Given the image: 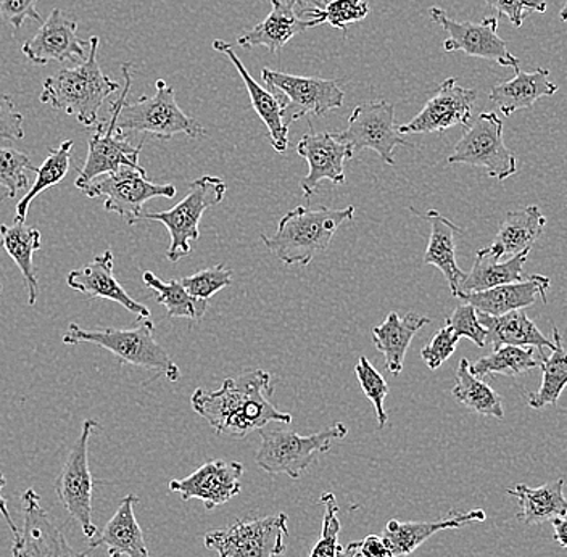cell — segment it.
Returning <instances> with one entry per match:
<instances>
[{"label": "cell", "mask_w": 567, "mask_h": 557, "mask_svg": "<svg viewBox=\"0 0 567 557\" xmlns=\"http://www.w3.org/2000/svg\"><path fill=\"white\" fill-rule=\"evenodd\" d=\"M354 152L374 151L388 165H395V148L413 147L396 130L395 106L388 101L364 102L353 110L349 126L334 134Z\"/></svg>", "instance_id": "cell-14"}, {"label": "cell", "mask_w": 567, "mask_h": 557, "mask_svg": "<svg viewBox=\"0 0 567 557\" xmlns=\"http://www.w3.org/2000/svg\"><path fill=\"white\" fill-rule=\"evenodd\" d=\"M551 342L555 343L551 354L548 358H542L540 368L544 378H542L540 389L527 396V404L532 410H544L548 404L556 406L567 383V354L558 328H553Z\"/></svg>", "instance_id": "cell-36"}, {"label": "cell", "mask_w": 567, "mask_h": 557, "mask_svg": "<svg viewBox=\"0 0 567 557\" xmlns=\"http://www.w3.org/2000/svg\"><path fill=\"white\" fill-rule=\"evenodd\" d=\"M516 70V76L506 83L496 84L488 92V99L505 116H512L519 110H530L542 97H551L559 87L549 81V70L537 69L526 73Z\"/></svg>", "instance_id": "cell-29"}, {"label": "cell", "mask_w": 567, "mask_h": 557, "mask_svg": "<svg viewBox=\"0 0 567 557\" xmlns=\"http://www.w3.org/2000/svg\"><path fill=\"white\" fill-rule=\"evenodd\" d=\"M3 292V287H2V283H0V293Z\"/></svg>", "instance_id": "cell-56"}, {"label": "cell", "mask_w": 567, "mask_h": 557, "mask_svg": "<svg viewBox=\"0 0 567 557\" xmlns=\"http://www.w3.org/2000/svg\"><path fill=\"white\" fill-rule=\"evenodd\" d=\"M287 535V514L278 513L207 532L204 543L219 557H279L286 553Z\"/></svg>", "instance_id": "cell-9"}, {"label": "cell", "mask_w": 567, "mask_h": 557, "mask_svg": "<svg viewBox=\"0 0 567 557\" xmlns=\"http://www.w3.org/2000/svg\"><path fill=\"white\" fill-rule=\"evenodd\" d=\"M487 514L484 509H471L467 513H453L445 519L427 520V523H400L389 520L382 530L381 538L388 546L390 557L413 555L423 543L435 534L450 528H461L473 523H484Z\"/></svg>", "instance_id": "cell-23"}, {"label": "cell", "mask_w": 567, "mask_h": 557, "mask_svg": "<svg viewBox=\"0 0 567 557\" xmlns=\"http://www.w3.org/2000/svg\"><path fill=\"white\" fill-rule=\"evenodd\" d=\"M272 393L271 374L264 369H254L239 378L226 379L221 389L215 392L195 390L190 404L216 434L240 440L271 422H292L289 413H282L269 401Z\"/></svg>", "instance_id": "cell-1"}, {"label": "cell", "mask_w": 567, "mask_h": 557, "mask_svg": "<svg viewBox=\"0 0 567 557\" xmlns=\"http://www.w3.org/2000/svg\"><path fill=\"white\" fill-rule=\"evenodd\" d=\"M540 363L542 360L535 358V349L505 345L471 364V372L478 379L485 378V375L516 378V375L526 374L532 369L540 368Z\"/></svg>", "instance_id": "cell-39"}, {"label": "cell", "mask_w": 567, "mask_h": 557, "mask_svg": "<svg viewBox=\"0 0 567 557\" xmlns=\"http://www.w3.org/2000/svg\"><path fill=\"white\" fill-rule=\"evenodd\" d=\"M458 343L460 340L453 336L452 329L445 326V328L435 333L431 342L421 350V357H423L425 367L431 369V371L441 368L442 364L455 353Z\"/></svg>", "instance_id": "cell-46"}, {"label": "cell", "mask_w": 567, "mask_h": 557, "mask_svg": "<svg viewBox=\"0 0 567 557\" xmlns=\"http://www.w3.org/2000/svg\"><path fill=\"white\" fill-rule=\"evenodd\" d=\"M0 245L9 257L17 262L24 279L28 305L34 307L39 297L38 269L34 254L41 248V233L33 226L16 221L13 225H0Z\"/></svg>", "instance_id": "cell-32"}, {"label": "cell", "mask_w": 567, "mask_h": 557, "mask_svg": "<svg viewBox=\"0 0 567 557\" xmlns=\"http://www.w3.org/2000/svg\"><path fill=\"white\" fill-rule=\"evenodd\" d=\"M310 28H315L313 21L301 18L292 0H271L269 16L257 27L244 31L237 44L247 49L266 48L271 53H278L290 39Z\"/></svg>", "instance_id": "cell-24"}, {"label": "cell", "mask_w": 567, "mask_h": 557, "mask_svg": "<svg viewBox=\"0 0 567 557\" xmlns=\"http://www.w3.org/2000/svg\"><path fill=\"white\" fill-rule=\"evenodd\" d=\"M354 372H357L361 390H363L364 395L374 406L378 427L384 429L389 421L388 410H385L384 404L390 392L388 382L379 374L378 369L372 367L367 357H360L357 367H354Z\"/></svg>", "instance_id": "cell-42"}, {"label": "cell", "mask_w": 567, "mask_h": 557, "mask_svg": "<svg viewBox=\"0 0 567 557\" xmlns=\"http://www.w3.org/2000/svg\"><path fill=\"white\" fill-rule=\"evenodd\" d=\"M321 505L324 506L321 537H319L317 545L313 546L308 557H337V551L340 548V520L334 493H322Z\"/></svg>", "instance_id": "cell-44"}, {"label": "cell", "mask_w": 567, "mask_h": 557, "mask_svg": "<svg viewBox=\"0 0 567 557\" xmlns=\"http://www.w3.org/2000/svg\"><path fill=\"white\" fill-rule=\"evenodd\" d=\"M260 448L255 454L258 467L269 474H286L297 481L315 463L318 456L328 453L336 440L346 439L349 429L343 422H337L318 434L300 435L293 431H258Z\"/></svg>", "instance_id": "cell-5"}, {"label": "cell", "mask_w": 567, "mask_h": 557, "mask_svg": "<svg viewBox=\"0 0 567 557\" xmlns=\"http://www.w3.org/2000/svg\"><path fill=\"white\" fill-rule=\"evenodd\" d=\"M337 557H353L352 549L350 546H340L339 551H337Z\"/></svg>", "instance_id": "cell-54"}, {"label": "cell", "mask_w": 567, "mask_h": 557, "mask_svg": "<svg viewBox=\"0 0 567 557\" xmlns=\"http://www.w3.org/2000/svg\"><path fill=\"white\" fill-rule=\"evenodd\" d=\"M62 340L65 345L91 343L101 347L115 354L120 363L162 372L169 382H177L181 379L179 367L172 360L168 351L155 340V326L152 319H141L136 328H109L99 331H86L76 322H71L69 332Z\"/></svg>", "instance_id": "cell-4"}, {"label": "cell", "mask_w": 567, "mask_h": 557, "mask_svg": "<svg viewBox=\"0 0 567 557\" xmlns=\"http://www.w3.org/2000/svg\"><path fill=\"white\" fill-rule=\"evenodd\" d=\"M449 163L481 166L487 169L488 176L502 183L517 172L516 155L512 148L506 147L503 122L495 112L482 113L476 124L466 127V133L455 145Z\"/></svg>", "instance_id": "cell-13"}, {"label": "cell", "mask_w": 567, "mask_h": 557, "mask_svg": "<svg viewBox=\"0 0 567 557\" xmlns=\"http://www.w3.org/2000/svg\"><path fill=\"white\" fill-rule=\"evenodd\" d=\"M452 395L474 413L498 421L505 419L502 396L488 383L471 372V363L466 358H463L456 368V385L453 386Z\"/></svg>", "instance_id": "cell-35"}, {"label": "cell", "mask_w": 567, "mask_h": 557, "mask_svg": "<svg viewBox=\"0 0 567 557\" xmlns=\"http://www.w3.org/2000/svg\"><path fill=\"white\" fill-rule=\"evenodd\" d=\"M115 257L112 250H105L99 257L92 258L81 268L73 269L66 278V286L74 292L84 293L89 298H104L122 305L137 319H151L152 313L145 305L127 296L122 283L115 278Z\"/></svg>", "instance_id": "cell-21"}, {"label": "cell", "mask_w": 567, "mask_h": 557, "mask_svg": "<svg viewBox=\"0 0 567 557\" xmlns=\"http://www.w3.org/2000/svg\"><path fill=\"white\" fill-rule=\"evenodd\" d=\"M545 225H547V218L542 215L537 205H530L520 212H509L499 223L494 243L477 250V254L499 261L503 258L516 257L523 251H530L544 234Z\"/></svg>", "instance_id": "cell-25"}, {"label": "cell", "mask_w": 567, "mask_h": 557, "mask_svg": "<svg viewBox=\"0 0 567 557\" xmlns=\"http://www.w3.org/2000/svg\"><path fill=\"white\" fill-rule=\"evenodd\" d=\"M95 429H99V422L95 419H86L83 422L80 435L74 440L69 457L55 481V493L60 505L65 507L71 519L80 525L87 540H92L97 534V527L92 520L95 482L89 470V440Z\"/></svg>", "instance_id": "cell-8"}, {"label": "cell", "mask_w": 567, "mask_h": 557, "mask_svg": "<svg viewBox=\"0 0 567 557\" xmlns=\"http://www.w3.org/2000/svg\"><path fill=\"white\" fill-rule=\"evenodd\" d=\"M23 525L13 537L12 557H87L89 553H76L66 541L63 532L52 523L48 510L41 505V496L28 488L21 496Z\"/></svg>", "instance_id": "cell-16"}, {"label": "cell", "mask_w": 567, "mask_h": 557, "mask_svg": "<svg viewBox=\"0 0 567 557\" xmlns=\"http://www.w3.org/2000/svg\"><path fill=\"white\" fill-rule=\"evenodd\" d=\"M179 280L181 286L189 296L200 298V300H210L215 293L233 283V269L226 268L225 265H216Z\"/></svg>", "instance_id": "cell-43"}, {"label": "cell", "mask_w": 567, "mask_h": 557, "mask_svg": "<svg viewBox=\"0 0 567 557\" xmlns=\"http://www.w3.org/2000/svg\"><path fill=\"white\" fill-rule=\"evenodd\" d=\"M478 322L487 331L485 345L496 350L499 347H530L545 357L544 349H555V343L542 333L540 329L530 321L526 311L517 310L503 316L477 313Z\"/></svg>", "instance_id": "cell-28"}, {"label": "cell", "mask_w": 567, "mask_h": 557, "mask_svg": "<svg viewBox=\"0 0 567 557\" xmlns=\"http://www.w3.org/2000/svg\"><path fill=\"white\" fill-rule=\"evenodd\" d=\"M145 286L157 293V301L168 311V318H186L190 321H200L208 310V300H200L189 296L181 286L179 279L163 282L152 271H145L142 275Z\"/></svg>", "instance_id": "cell-37"}, {"label": "cell", "mask_w": 567, "mask_h": 557, "mask_svg": "<svg viewBox=\"0 0 567 557\" xmlns=\"http://www.w3.org/2000/svg\"><path fill=\"white\" fill-rule=\"evenodd\" d=\"M261 80L282 99L284 123L287 127L303 116L328 115L332 110L340 109L346 99V92L334 80L296 76L268 69L261 70Z\"/></svg>", "instance_id": "cell-12"}, {"label": "cell", "mask_w": 567, "mask_h": 557, "mask_svg": "<svg viewBox=\"0 0 567 557\" xmlns=\"http://www.w3.org/2000/svg\"><path fill=\"white\" fill-rule=\"evenodd\" d=\"M89 53L74 69H63L49 76L42 87V104L74 116L86 127L97 126L99 112L106 99L118 91L120 84L106 76L99 65L101 38L89 39Z\"/></svg>", "instance_id": "cell-2"}, {"label": "cell", "mask_w": 567, "mask_h": 557, "mask_svg": "<svg viewBox=\"0 0 567 557\" xmlns=\"http://www.w3.org/2000/svg\"><path fill=\"white\" fill-rule=\"evenodd\" d=\"M297 154L307 159L310 169L300 183L305 198L313 197L322 180L346 183V162L354 155L352 148L337 140L334 134L315 131L301 137L297 144Z\"/></svg>", "instance_id": "cell-19"}, {"label": "cell", "mask_w": 567, "mask_h": 557, "mask_svg": "<svg viewBox=\"0 0 567 557\" xmlns=\"http://www.w3.org/2000/svg\"><path fill=\"white\" fill-rule=\"evenodd\" d=\"M508 495L516 498L517 505L520 507V514L517 517L527 525L553 523L559 517L567 516L565 481L563 478L549 482L538 488L517 484L516 487L508 489Z\"/></svg>", "instance_id": "cell-33"}, {"label": "cell", "mask_w": 567, "mask_h": 557, "mask_svg": "<svg viewBox=\"0 0 567 557\" xmlns=\"http://www.w3.org/2000/svg\"><path fill=\"white\" fill-rule=\"evenodd\" d=\"M87 41L78 38V23L60 9H53L34 38L24 42L21 52L34 65L86 59Z\"/></svg>", "instance_id": "cell-20"}, {"label": "cell", "mask_w": 567, "mask_h": 557, "mask_svg": "<svg viewBox=\"0 0 567 557\" xmlns=\"http://www.w3.org/2000/svg\"><path fill=\"white\" fill-rule=\"evenodd\" d=\"M292 2L296 3L299 16L301 17V13L307 12V10L322 9V7L331 2V0H292Z\"/></svg>", "instance_id": "cell-53"}, {"label": "cell", "mask_w": 567, "mask_h": 557, "mask_svg": "<svg viewBox=\"0 0 567 557\" xmlns=\"http://www.w3.org/2000/svg\"><path fill=\"white\" fill-rule=\"evenodd\" d=\"M213 49L216 52L225 53L230 60L234 66H236L237 73L243 78L244 84H246L248 95H250L251 106H254L257 115L260 116L261 122L265 123L266 130H268L269 142H271L272 148L278 154H284L289 147V127L284 123V102L276 92L271 89L261 87L257 81L251 78L248 73L246 65L240 62L237 53L233 51V45L228 42L216 39L213 41Z\"/></svg>", "instance_id": "cell-22"}, {"label": "cell", "mask_w": 567, "mask_h": 557, "mask_svg": "<svg viewBox=\"0 0 567 557\" xmlns=\"http://www.w3.org/2000/svg\"><path fill=\"white\" fill-rule=\"evenodd\" d=\"M370 3L364 0H331L322 9H311L301 13V18L313 21L315 27L329 23L347 35L350 24L360 23L370 16Z\"/></svg>", "instance_id": "cell-40"}, {"label": "cell", "mask_w": 567, "mask_h": 557, "mask_svg": "<svg viewBox=\"0 0 567 557\" xmlns=\"http://www.w3.org/2000/svg\"><path fill=\"white\" fill-rule=\"evenodd\" d=\"M155 86L157 92L154 97L142 95L134 104L127 99L123 102L116 120L120 133L151 134L165 141L173 140L176 134H186L190 140L207 136L205 127L177 105L175 89L168 86L165 80H158Z\"/></svg>", "instance_id": "cell-6"}, {"label": "cell", "mask_w": 567, "mask_h": 557, "mask_svg": "<svg viewBox=\"0 0 567 557\" xmlns=\"http://www.w3.org/2000/svg\"><path fill=\"white\" fill-rule=\"evenodd\" d=\"M549 279L547 276L532 275L520 282L503 283L484 292L460 297L464 303L474 307L477 313L503 316L512 311L526 310L540 297L547 303Z\"/></svg>", "instance_id": "cell-26"}, {"label": "cell", "mask_w": 567, "mask_h": 557, "mask_svg": "<svg viewBox=\"0 0 567 557\" xmlns=\"http://www.w3.org/2000/svg\"><path fill=\"white\" fill-rule=\"evenodd\" d=\"M427 324H431V319L425 316L408 313L400 318L395 311H392L381 326L372 329L375 349L384 354L385 368L390 374H402L410 343L413 342L414 336Z\"/></svg>", "instance_id": "cell-30"}, {"label": "cell", "mask_w": 567, "mask_h": 557, "mask_svg": "<svg viewBox=\"0 0 567 557\" xmlns=\"http://www.w3.org/2000/svg\"><path fill=\"white\" fill-rule=\"evenodd\" d=\"M446 328L452 329L456 339H470L478 349H484L487 331L478 322L477 311L470 303L460 305L450 318H446Z\"/></svg>", "instance_id": "cell-45"}, {"label": "cell", "mask_w": 567, "mask_h": 557, "mask_svg": "<svg viewBox=\"0 0 567 557\" xmlns=\"http://www.w3.org/2000/svg\"><path fill=\"white\" fill-rule=\"evenodd\" d=\"M124 76V87L122 95L116 99L115 104L110 110V120L104 124H97V133L89 140V151L86 162L80 169V176L76 179V187L83 190L91 180L102 175L116 172L122 166L131 168H141L140 155L142 144L133 145L124 134L116 130V120H118L120 109L130 94L133 78H131V63H124L122 66Z\"/></svg>", "instance_id": "cell-11"}, {"label": "cell", "mask_w": 567, "mask_h": 557, "mask_svg": "<svg viewBox=\"0 0 567 557\" xmlns=\"http://www.w3.org/2000/svg\"><path fill=\"white\" fill-rule=\"evenodd\" d=\"M33 169L30 157L23 152L0 147V186L6 189L0 202L6 198H16L18 192L27 190L30 187L27 172H33Z\"/></svg>", "instance_id": "cell-41"}, {"label": "cell", "mask_w": 567, "mask_h": 557, "mask_svg": "<svg viewBox=\"0 0 567 557\" xmlns=\"http://www.w3.org/2000/svg\"><path fill=\"white\" fill-rule=\"evenodd\" d=\"M424 219L431 225L427 250H425L424 265L441 269L450 286V292L456 297L460 283L463 282L466 272L456 262V234H463L461 227L453 225L450 219L442 216L435 209L424 213Z\"/></svg>", "instance_id": "cell-31"}, {"label": "cell", "mask_w": 567, "mask_h": 557, "mask_svg": "<svg viewBox=\"0 0 567 557\" xmlns=\"http://www.w3.org/2000/svg\"><path fill=\"white\" fill-rule=\"evenodd\" d=\"M73 141H65L59 147L51 148V154L44 159L41 168L33 169L35 173V180L33 187L28 190V194L21 198L17 204V218L16 221H27L28 209H30L31 202L38 197L42 192L51 189L56 184L62 183L69 175L71 166V152H73Z\"/></svg>", "instance_id": "cell-38"}, {"label": "cell", "mask_w": 567, "mask_h": 557, "mask_svg": "<svg viewBox=\"0 0 567 557\" xmlns=\"http://www.w3.org/2000/svg\"><path fill=\"white\" fill-rule=\"evenodd\" d=\"M499 16L508 17L514 28L523 27L530 13L547 12V0H485Z\"/></svg>", "instance_id": "cell-47"}, {"label": "cell", "mask_w": 567, "mask_h": 557, "mask_svg": "<svg viewBox=\"0 0 567 557\" xmlns=\"http://www.w3.org/2000/svg\"><path fill=\"white\" fill-rule=\"evenodd\" d=\"M35 6L38 0H0V18L20 30L27 20H42Z\"/></svg>", "instance_id": "cell-49"}, {"label": "cell", "mask_w": 567, "mask_h": 557, "mask_svg": "<svg viewBox=\"0 0 567 557\" xmlns=\"http://www.w3.org/2000/svg\"><path fill=\"white\" fill-rule=\"evenodd\" d=\"M429 17L449 34L443 42L445 52H464L476 59L494 60L499 66L519 69V59L508 51V44L498 35V18L485 17L478 23L458 21L441 7H431Z\"/></svg>", "instance_id": "cell-15"}, {"label": "cell", "mask_w": 567, "mask_h": 557, "mask_svg": "<svg viewBox=\"0 0 567 557\" xmlns=\"http://www.w3.org/2000/svg\"><path fill=\"white\" fill-rule=\"evenodd\" d=\"M561 20L566 21V7L561 10Z\"/></svg>", "instance_id": "cell-55"}, {"label": "cell", "mask_w": 567, "mask_h": 557, "mask_svg": "<svg viewBox=\"0 0 567 557\" xmlns=\"http://www.w3.org/2000/svg\"><path fill=\"white\" fill-rule=\"evenodd\" d=\"M140 503L136 495H127L120 503L115 516L106 523L95 537L89 540L87 553L99 546L109 548V556L151 557L141 525L137 524L134 506Z\"/></svg>", "instance_id": "cell-27"}, {"label": "cell", "mask_w": 567, "mask_h": 557, "mask_svg": "<svg viewBox=\"0 0 567 557\" xmlns=\"http://www.w3.org/2000/svg\"><path fill=\"white\" fill-rule=\"evenodd\" d=\"M353 546L361 557H390L388 546L381 535H368L361 541H353Z\"/></svg>", "instance_id": "cell-50"}, {"label": "cell", "mask_w": 567, "mask_h": 557, "mask_svg": "<svg viewBox=\"0 0 567 557\" xmlns=\"http://www.w3.org/2000/svg\"><path fill=\"white\" fill-rule=\"evenodd\" d=\"M477 92L474 89L461 87L455 78L443 81L434 97L429 99L424 109L411 122L396 126L402 136L405 134L443 133L455 126L466 130L471 126Z\"/></svg>", "instance_id": "cell-17"}, {"label": "cell", "mask_w": 567, "mask_h": 557, "mask_svg": "<svg viewBox=\"0 0 567 557\" xmlns=\"http://www.w3.org/2000/svg\"><path fill=\"white\" fill-rule=\"evenodd\" d=\"M244 471L246 467L239 461H208L186 478L169 482V489L179 493L184 502L200 499L205 509L213 510L243 492Z\"/></svg>", "instance_id": "cell-18"}, {"label": "cell", "mask_w": 567, "mask_h": 557, "mask_svg": "<svg viewBox=\"0 0 567 557\" xmlns=\"http://www.w3.org/2000/svg\"><path fill=\"white\" fill-rule=\"evenodd\" d=\"M89 198L104 197V208L122 216L130 226L142 219V208L152 198H173L177 194L173 184H155L144 168L122 166L116 172L95 177L83 190Z\"/></svg>", "instance_id": "cell-10"}, {"label": "cell", "mask_w": 567, "mask_h": 557, "mask_svg": "<svg viewBox=\"0 0 567 557\" xmlns=\"http://www.w3.org/2000/svg\"><path fill=\"white\" fill-rule=\"evenodd\" d=\"M109 557H118V556H109Z\"/></svg>", "instance_id": "cell-57"}, {"label": "cell", "mask_w": 567, "mask_h": 557, "mask_svg": "<svg viewBox=\"0 0 567 557\" xmlns=\"http://www.w3.org/2000/svg\"><path fill=\"white\" fill-rule=\"evenodd\" d=\"M529 254L530 251H523L509 260L495 261L476 251V261H474L473 269L464 276L463 282L460 283L456 298L484 292V290L494 289L503 283L529 279V276L524 272V265H526Z\"/></svg>", "instance_id": "cell-34"}, {"label": "cell", "mask_w": 567, "mask_h": 557, "mask_svg": "<svg viewBox=\"0 0 567 557\" xmlns=\"http://www.w3.org/2000/svg\"><path fill=\"white\" fill-rule=\"evenodd\" d=\"M555 528V540L559 543L563 549L567 548V519L566 517H559V519L553 520L549 523Z\"/></svg>", "instance_id": "cell-52"}, {"label": "cell", "mask_w": 567, "mask_h": 557, "mask_svg": "<svg viewBox=\"0 0 567 557\" xmlns=\"http://www.w3.org/2000/svg\"><path fill=\"white\" fill-rule=\"evenodd\" d=\"M23 123L24 116L18 112L10 95L0 92V141H23Z\"/></svg>", "instance_id": "cell-48"}, {"label": "cell", "mask_w": 567, "mask_h": 557, "mask_svg": "<svg viewBox=\"0 0 567 557\" xmlns=\"http://www.w3.org/2000/svg\"><path fill=\"white\" fill-rule=\"evenodd\" d=\"M7 485V478L6 475H3V472H0V514H2L3 519L7 520V524H9L10 530H12L13 537H17L18 535V527L16 523H13L12 516H10L9 506H7V499L2 496V489Z\"/></svg>", "instance_id": "cell-51"}, {"label": "cell", "mask_w": 567, "mask_h": 557, "mask_svg": "<svg viewBox=\"0 0 567 557\" xmlns=\"http://www.w3.org/2000/svg\"><path fill=\"white\" fill-rule=\"evenodd\" d=\"M353 218V205L342 209L297 207L282 216L271 237L260 234V239L284 265L308 266L318 254L328 250L339 227Z\"/></svg>", "instance_id": "cell-3"}, {"label": "cell", "mask_w": 567, "mask_h": 557, "mask_svg": "<svg viewBox=\"0 0 567 557\" xmlns=\"http://www.w3.org/2000/svg\"><path fill=\"white\" fill-rule=\"evenodd\" d=\"M225 180L215 176H202L193 180L189 194L168 212L142 213V219L162 223L168 229L172 243L166 250L168 261L177 262L193 251V243L200 239V219L208 208L221 204L225 198Z\"/></svg>", "instance_id": "cell-7"}]
</instances>
